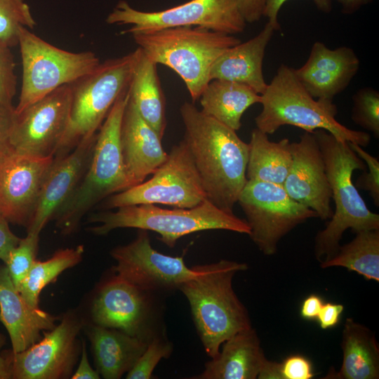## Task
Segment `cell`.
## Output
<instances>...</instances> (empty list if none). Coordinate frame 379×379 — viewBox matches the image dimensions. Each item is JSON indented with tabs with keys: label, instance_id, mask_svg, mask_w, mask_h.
Here are the masks:
<instances>
[{
	"label": "cell",
	"instance_id": "obj_1",
	"mask_svg": "<svg viewBox=\"0 0 379 379\" xmlns=\"http://www.w3.org/2000/svg\"><path fill=\"white\" fill-rule=\"evenodd\" d=\"M187 143L207 199L233 213L247 181L248 144L236 131L205 114L193 103L180 108Z\"/></svg>",
	"mask_w": 379,
	"mask_h": 379
},
{
	"label": "cell",
	"instance_id": "obj_2",
	"mask_svg": "<svg viewBox=\"0 0 379 379\" xmlns=\"http://www.w3.org/2000/svg\"><path fill=\"white\" fill-rule=\"evenodd\" d=\"M198 267L199 274L178 290L189 302L197 332L212 359L226 340L253 327L248 310L232 286L234 275L248 267L244 262L222 259Z\"/></svg>",
	"mask_w": 379,
	"mask_h": 379
},
{
	"label": "cell",
	"instance_id": "obj_3",
	"mask_svg": "<svg viewBox=\"0 0 379 379\" xmlns=\"http://www.w3.org/2000/svg\"><path fill=\"white\" fill-rule=\"evenodd\" d=\"M321 149L335 209L326 227L314 238V255L324 262L333 258L347 229L355 233L379 229V215L371 211L352 181L355 170H365L364 161L348 142L323 129L312 132Z\"/></svg>",
	"mask_w": 379,
	"mask_h": 379
},
{
	"label": "cell",
	"instance_id": "obj_4",
	"mask_svg": "<svg viewBox=\"0 0 379 379\" xmlns=\"http://www.w3.org/2000/svg\"><path fill=\"white\" fill-rule=\"evenodd\" d=\"M128 98V88L118 98L98 131L91 159L81 181L53 218L64 234L74 232L82 218L98 203L132 187L120 142Z\"/></svg>",
	"mask_w": 379,
	"mask_h": 379
},
{
	"label": "cell",
	"instance_id": "obj_5",
	"mask_svg": "<svg viewBox=\"0 0 379 379\" xmlns=\"http://www.w3.org/2000/svg\"><path fill=\"white\" fill-rule=\"evenodd\" d=\"M261 95L262 109L255 118L256 128L267 135L291 125L312 133L323 129L341 141L366 147L370 135L350 129L336 119L337 106L331 100L315 99L295 77L293 68L281 64Z\"/></svg>",
	"mask_w": 379,
	"mask_h": 379
},
{
	"label": "cell",
	"instance_id": "obj_6",
	"mask_svg": "<svg viewBox=\"0 0 379 379\" xmlns=\"http://www.w3.org/2000/svg\"><path fill=\"white\" fill-rule=\"evenodd\" d=\"M146 56L173 70L183 81L193 102L211 81L215 60L241 41L233 35L201 27H179L131 34Z\"/></svg>",
	"mask_w": 379,
	"mask_h": 379
},
{
	"label": "cell",
	"instance_id": "obj_7",
	"mask_svg": "<svg viewBox=\"0 0 379 379\" xmlns=\"http://www.w3.org/2000/svg\"><path fill=\"white\" fill-rule=\"evenodd\" d=\"M98 222L88 228L95 235L103 236L118 228L150 230L159 234V239L173 248L178 239L204 230H222L250 234L246 222L206 199L190 208H165L157 204H137L119 207L116 211L95 213L88 219Z\"/></svg>",
	"mask_w": 379,
	"mask_h": 379
},
{
	"label": "cell",
	"instance_id": "obj_8",
	"mask_svg": "<svg viewBox=\"0 0 379 379\" xmlns=\"http://www.w3.org/2000/svg\"><path fill=\"white\" fill-rule=\"evenodd\" d=\"M139 48L100 62L70 84L72 103L68 125L54 155L62 157L83 139L97 134L111 108L130 84Z\"/></svg>",
	"mask_w": 379,
	"mask_h": 379
},
{
	"label": "cell",
	"instance_id": "obj_9",
	"mask_svg": "<svg viewBox=\"0 0 379 379\" xmlns=\"http://www.w3.org/2000/svg\"><path fill=\"white\" fill-rule=\"evenodd\" d=\"M163 295L140 288L114 272L97 286L91 324L117 329L149 343L166 334Z\"/></svg>",
	"mask_w": 379,
	"mask_h": 379
},
{
	"label": "cell",
	"instance_id": "obj_10",
	"mask_svg": "<svg viewBox=\"0 0 379 379\" xmlns=\"http://www.w3.org/2000/svg\"><path fill=\"white\" fill-rule=\"evenodd\" d=\"M22 77L15 114L60 86L69 85L93 71L100 63L92 51L71 52L56 47L25 27L18 44Z\"/></svg>",
	"mask_w": 379,
	"mask_h": 379
},
{
	"label": "cell",
	"instance_id": "obj_11",
	"mask_svg": "<svg viewBox=\"0 0 379 379\" xmlns=\"http://www.w3.org/2000/svg\"><path fill=\"white\" fill-rule=\"evenodd\" d=\"M144 182L105 199V209L137 204H161L190 208L206 194L189 147L182 139L168 153L165 161Z\"/></svg>",
	"mask_w": 379,
	"mask_h": 379
},
{
	"label": "cell",
	"instance_id": "obj_12",
	"mask_svg": "<svg viewBox=\"0 0 379 379\" xmlns=\"http://www.w3.org/2000/svg\"><path fill=\"white\" fill-rule=\"evenodd\" d=\"M108 24L129 25L121 34L179 27H201L234 35L244 32L246 22L236 0H191L166 10L146 12L120 1L106 19Z\"/></svg>",
	"mask_w": 379,
	"mask_h": 379
},
{
	"label": "cell",
	"instance_id": "obj_13",
	"mask_svg": "<svg viewBox=\"0 0 379 379\" xmlns=\"http://www.w3.org/2000/svg\"><path fill=\"white\" fill-rule=\"evenodd\" d=\"M248 236L265 255H274L280 240L316 212L293 199L283 185L247 180L238 198Z\"/></svg>",
	"mask_w": 379,
	"mask_h": 379
},
{
	"label": "cell",
	"instance_id": "obj_14",
	"mask_svg": "<svg viewBox=\"0 0 379 379\" xmlns=\"http://www.w3.org/2000/svg\"><path fill=\"white\" fill-rule=\"evenodd\" d=\"M84 322L76 310H69L58 325L44 331V337L26 350L1 352L11 379H60L72 375L81 350L77 337Z\"/></svg>",
	"mask_w": 379,
	"mask_h": 379
},
{
	"label": "cell",
	"instance_id": "obj_15",
	"mask_svg": "<svg viewBox=\"0 0 379 379\" xmlns=\"http://www.w3.org/2000/svg\"><path fill=\"white\" fill-rule=\"evenodd\" d=\"M110 254L116 261L113 272L145 290L163 296L179 289L199 272L198 265L188 267L183 256H171L155 250L147 230H138L135 239L117 246Z\"/></svg>",
	"mask_w": 379,
	"mask_h": 379
},
{
	"label": "cell",
	"instance_id": "obj_16",
	"mask_svg": "<svg viewBox=\"0 0 379 379\" xmlns=\"http://www.w3.org/2000/svg\"><path fill=\"white\" fill-rule=\"evenodd\" d=\"M71 103V86L65 85L15 114L12 149L37 157H54L68 125Z\"/></svg>",
	"mask_w": 379,
	"mask_h": 379
},
{
	"label": "cell",
	"instance_id": "obj_17",
	"mask_svg": "<svg viewBox=\"0 0 379 379\" xmlns=\"http://www.w3.org/2000/svg\"><path fill=\"white\" fill-rule=\"evenodd\" d=\"M53 160L13 149L0 156V214L9 223L27 227Z\"/></svg>",
	"mask_w": 379,
	"mask_h": 379
},
{
	"label": "cell",
	"instance_id": "obj_18",
	"mask_svg": "<svg viewBox=\"0 0 379 379\" xmlns=\"http://www.w3.org/2000/svg\"><path fill=\"white\" fill-rule=\"evenodd\" d=\"M292 164L282 185L297 202L317 213L322 220L333 213L331 190L323 155L313 133L305 131L298 142H291Z\"/></svg>",
	"mask_w": 379,
	"mask_h": 379
},
{
	"label": "cell",
	"instance_id": "obj_19",
	"mask_svg": "<svg viewBox=\"0 0 379 379\" xmlns=\"http://www.w3.org/2000/svg\"><path fill=\"white\" fill-rule=\"evenodd\" d=\"M96 136L86 138L67 154L54 157L26 227L27 232L40 234L73 193L87 169Z\"/></svg>",
	"mask_w": 379,
	"mask_h": 379
},
{
	"label": "cell",
	"instance_id": "obj_20",
	"mask_svg": "<svg viewBox=\"0 0 379 379\" xmlns=\"http://www.w3.org/2000/svg\"><path fill=\"white\" fill-rule=\"evenodd\" d=\"M359 64L352 48L341 46L330 49L324 43L316 41L305 63L293 72L314 98L333 100L348 86Z\"/></svg>",
	"mask_w": 379,
	"mask_h": 379
},
{
	"label": "cell",
	"instance_id": "obj_21",
	"mask_svg": "<svg viewBox=\"0 0 379 379\" xmlns=\"http://www.w3.org/2000/svg\"><path fill=\"white\" fill-rule=\"evenodd\" d=\"M162 139L140 116L129 97L120 128V142L126 173L133 186L144 182L166 159Z\"/></svg>",
	"mask_w": 379,
	"mask_h": 379
},
{
	"label": "cell",
	"instance_id": "obj_22",
	"mask_svg": "<svg viewBox=\"0 0 379 379\" xmlns=\"http://www.w3.org/2000/svg\"><path fill=\"white\" fill-rule=\"evenodd\" d=\"M57 318L29 305L13 284L5 265H0V321L7 330L12 351H23L38 342L41 333L53 329Z\"/></svg>",
	"mask_w": 379,
	"mask_h": 379
},
{
	"label": "cell",
	"instance_id": "obj_23",
	"mask_svg": "<svg viewBox=\"0 0 379 379\" xmlns=\"http://www.w3.org/2000/svg\"><path fill=\"white\" fill-rule=\"evenodd\" d=\"M275 32L267 22L254 37L229 48L214 62L210 72L212 79H220L244 84L261 95L267 84L263 74L266 48Z\"/></svg>",
	"mask_w": 379,
	"mask_h": 379
},
{
	"label": "cell",
	"instance_id": "obj_24",
	"mask_svg": "<svg viewBox=\"0 0 379 379\" xmlns=\"http://www.w3.org/2000/svg\"><path fill=\"white\" fill-rule=\"evenodd\" d=\"M218 354L205 364L194 379H256L266 358L253 327L226 340Z\"/></svg>",
	"mask_w": 379,
	"mask_h": 379
},
{
	"label": "cell",
	"instance_id": "obj_25",
	"mask_svg": "<svg viewBox=\"0 0 379 379\" xmlns=\"http://www.w3.org/2000/svg\"><path fill=\"white\" fill-rule=\"evenodd\" d=\"M83 328L91 343L96 371L105 379H119L128 373L148 344L114 328L86 322Z\"/></svg>",
	"mask_w": 379,
	"mask_h": 379
},
{
	"label": "cell",
	"instance_id": "obj_26",
	"mask_svg": "<svg viewBox=\"0 0 379 379\" xmlns=\"http://www.w3.org/2000/svg\"><path fill=\"white\" fill-rule=\"evenodd\" d=\"M343 361L338 372L330 371L324 378H379V347L367 326L347 318L342 332Z\"/></svg>",
	"mask_w": 379,
	"mask_h": 379
},
{
	"label": "cell",
	"instance_id": "obj_27",
	"mask_svg": "<svg viewBox=\"0 0 379 379\" xmlns=\"http://www.w3.org/2000/svg\"><path fill=\"white\" fill-rule=\"evenodd\" d=\"M128 94L140 116L162 139L167 125L166 99L157 73V64L149 59L140 48Z\"/></svg>",
	"mask_w": 379,
	"mask_h": 379
},
{
	"label": "cell",
	"instance_id": "obj_28",
	"mask_svg": "<svg viewBox=\"0 0 379 379\" xmlns=\"http://www.w3.org/2000/svg\"><path fill=\"white\" fill-rule=\"evenodd\" d=\"M201 111L237 131L244 113L261 102V95L248 86L226 80L212 79L199 98Z\"/></svg>",
	"mask_w": 379,
	"mask_h": 379
},
{
	"label": "cell",
	"instance_id": "obj_29",
	"mask_svg": "<svg viewBox=\"0 0 379 379\" xmlns=\"http://www.w3.org/2000/svg\"><path fill=\"white\" fill-rule=\"evenodd\" d=\"M246 175L247 180L283 185L292 164L291 142L270 141L258 128L251 133Z\"/></svg>",
	"mask_w": 379,
	"mask_h": 379
},
{
	"label": "cell",
	"instance_id": "obj_30",
	"mask_svg": "<svg viewBox=\"0 0 379 379\" xmlns=\"http://www.w3.org/2000/svg\"><path fill=\"white\" fill-rule=\"evenodd\" d=\"M349 243L340 246L331 259L321 262L322 269L342 267L364 277L367 281H379V229L355 233Z\"/></svg>",
	"mask_w": 379,
	"mask_h": 379
},
{
	"label": "cell",
	"instance_id": "obj_31",
	"mask_svg": "<svg viewBox=\"0 0 379 379\" xmlns=\"http://www.w3.org/2000/svg\"><path fill=\"white\" fill-rule=\"evenodd\" d=\"M84 252V246L79 245L76 248L60 249L46 260H36L18 289L27 302L38 307L39 295L44 288L62 272L79 263Z\"/></svg>",
	"mask_w": 379,
	"mask_h": 379
},
{
	"label": "cell",
	"instance_id": "obj_32",
	"mask_svg": "<svg viewBox=\"0 0 379 379\" xmlns=\"http://www.w3.org/2000/svg\"><path fill=\"white\" fill-rule=\"evenodd\" d=\"M36 25L29 6L23 0H0V39L13 47L18 44L21 27Z\"/></svg>",
	"mask_w": 379,
	"mask_h": 379
},
{
	"label": "cell",
	"instance_id": "obj_33",
	"mask_svg": "<svg viewBox=\"0 0 379 379\" xmlns=\"http://www.w3.org/2000/svg\"><path fill=\"white\" fill-rule=\"evenodd\" d=\"M39 234L27 232L8 253L4 262L10 277L18 290L36 260Z\"/></svg>",
	"mask_w": 379,
	"mask_h": 379
},
{
	"label": "cell",
	"instance_id": "obj_34",
	"mask_svg": "<svg viewBox=\"0 0 379 379\" xmlns=\"http://www.w3.org/2000/svg\"><path fill=\"white\" fill-rule=\"evenodd\" d=\"M354 123L379 138V92L371 87L358 90L352 97Z\"/></svg>",
	"mask_w": 379,
	"mask_h": 379
},
{
	"label": "cell",
	"instance_id": "obj_35",
	"mask_svg": "<svg viewBox=\"0 0 379 379\" xmlns=\"http://www.w3.org/2000/svg\"><path fill=\"white\" fill-rule=\"evenodd\" d=\"M173 345L166 334L151 340L133 367L127 373V379H149L159 362L172 354Z\"/></svg>",
	"mask_w": 379,
	"mask_h": 379
},
{
	"label": "cell",
	"instance_id": "obj_36",
	"mask_svg": "<svg viewBox=\"0 0 379 379\" xmlns=\"http://www.w3.org/2000/svg\"><path fill=\"white\" fill-rule=\"evenodd\" d=\"M11 46L0 39V100L13 105L17 89L15 62Z\"/></svg>",
	"mask_w": 379,
	"mask_h": 379
},
{
	"label": "cell",
	"instance_id": "obj_37",
	"mask_svg": "<svg viewBox=\"0 0 379 379\" xmlns=\"http://www.w3.org/2000/svg\"><path fill=\"white\" fill-rule=\"evenodd\" d=\"M352 149L366 164L368 171L364 172L356 180L355 187L369 192L374 204L379 206V161L362 147L349 142Z\"/></svg>",
	"mask_w": 379,
	"mask_h": 379
},
{
	"label": "cell",
	"instance_id": "obj_38",
	"mask_svg": "<svg viewBox=\"0 0 379 379\" xmlns=\"http://www.w3.org/2000/svg\"><path fill=\"white\" fill-rule=\"evenodd\" d=\"M282 379H311L314 377L312 364L301 354H292L281 362Z\"/></svg>",
	"mask_w": 379,
	"mask_h": 379
},
{
	"label": "cell",
	"instance_id": "obj_39",
	"mask_svg": "<svg viewBox=\"0 0 379 379\" xmlns=\"http://www.w3.org/2000/svg\"><path fill=\"white\" fill-rule=\"evenodd\" d=\"M15 117V107L0 100V156L12 149L10 140Z\"/></svg>",
	"mask_w": 379,
	"mask_h": 379
},
{
	"label": "cell",
	"instance_id": "obj_40",
	"mask_svg": "<svg viewBox=\"0 0 379 379\" xmlns=\"http://www.w3.org/2000/svg\"><path fill=\"white\" fill-rule=\"evenodd\" d=\"M288 0H267L263 16L268 18V22L274 28L275 31L280 29L278 22V14L282 6ZM317 8L328 13L332 10L331 0H312Z\"/></svg>",
	"mask_w": 379,
	"mask_h": 379
},
{
	"label": "cell",
	"instance_id": "obj_41",
	"mask_svg": "<svg viewBox=\"0 0 379 379\" xmlns=\"http://www.w3.org/2000/svg\"><path fill=\"white\" fill-rule=\"evenodd\" d=\"M344 310V306L340 303L324 302L317 320L321 329L326 330L335 326Z\"/></svg>",
	"mask_w": 379,
	"mask_h": 379
},
{
	"label": "cell",
	"instance_id": "obj_42",
	"mask_svg": "<svg viewBox=\"0 0 379 379\" xmlns=\"http://www.w3.org/2000/svg\"><path fill=\"white\" fill-rule=\"evenodd\" d=\"M20 240V238L10 229L9 222L0 214V260L4 262L10 251Z\"/></svg>",
	"mask_w": 379,
	"mask_h": 379
},
{
	"label": "cell",
	"instance_id": "obj_43",
	"mask_svg": "<svg viewBox=\"0 0 379 379\" xmlns=\"http://www.w3.org/2000/svg\"><path fill=\"white\" fill-rule=\"evenodd\" d=\"M236 1L246 22H258L263 16L267 0H236Z\"/></svg>",
	"mask_w": 379,
	"mask_h": 379
},
{
	"label": "cell",
	"instance_id": "obj_44",
	"mask_svg": "<svg viewBox=\"0 0 379 379\" xmlns=\"http://www.w3.org/2000/svg\"><path fill=\"white\" fill-rule=\"evenodd\" d=\"M81 359L77 370L72 374V379H99L100 375L96 369H93L91 366L86 350V342L83 340L81 343Z\"/></svg>",
	"mask_w": 379,
	"mask_h": 379
},
{
	"label": "cell",
	"instance_id": "obj_45",
	"mask_svg": "<svg viewBox=\"0 0 379 379\" xmlns=\"http://www.w3.org/2000/svg\"><path fill=\"white\" fill-rule=\"evenodd\" d=\"M324 304L322 298L316 295L311 294L302 301L300 314L305 320L317 319V315Z\"/></svg>",
	"mask_w": 379,
	"mask_h": 379
},
{
	"label": "cell",
	"instance_id": "obj_46",
	"mask_svg": "<svg viewBox=\"0 0 379 379\" xmlns=\"http://www.w3.org/2000/svg\"><path fill=\"white\" fill-rule=\"evenodd\" d=\"M258 379H282L281 363L265 359L260 367Z\"/></svg>",
	"mask_w": 379,
	"mask_h": 379
},
{
	"label": "cell",
	"instance_id": "obj_47",
	"mask_svg": "<svg viewBox=\"0 0 379 379\" xmlns=\"http://www.w3.org/2000/svg\"><path fill=\"white\" fill-rule=\"evenodd\" d=\"M342 6L344 14H352L372 0H336Z\"/></svg>",
	"mask_w": 379,
	"mask_h": 379
},
{
	"label": "cell",
	"instance_id": "obj_48",
	"mask_svg": "<svg viewBox=\"0 0 379 379\" xmlns=\"http://www.w3.org/2000/svg\"><path fill=\"white\" fill-rule=\"evenodd\" d=\"M6 343V337L0 333V379H11L4 358L1 354V350Z\"/></svg>",
	"mask_w": 379,
	"mask_h": 379
}]
</instances>
